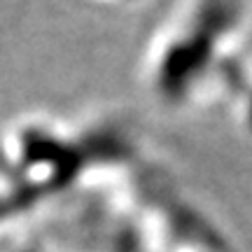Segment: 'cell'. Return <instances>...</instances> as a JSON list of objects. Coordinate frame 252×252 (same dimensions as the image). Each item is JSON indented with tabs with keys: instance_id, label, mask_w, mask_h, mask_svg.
<instances>
[{
	"instance_id": "cell-1",
	"label": "cell",
	"mask_w": 252,
	"mask_h": 252,
	"mask_svg": "<svg viewBox=\"0 0 252 252\" xmlns=\"http://www.w3.org/2000/svg\"><path fill=\"white\" fill-rule=\"evenodd\" d=\"M243 26L245 7L238 0H185L147 52V87L173 108L196 105L213 89L210 82L226 75Z\"/></svg>"
}]
</instances>
